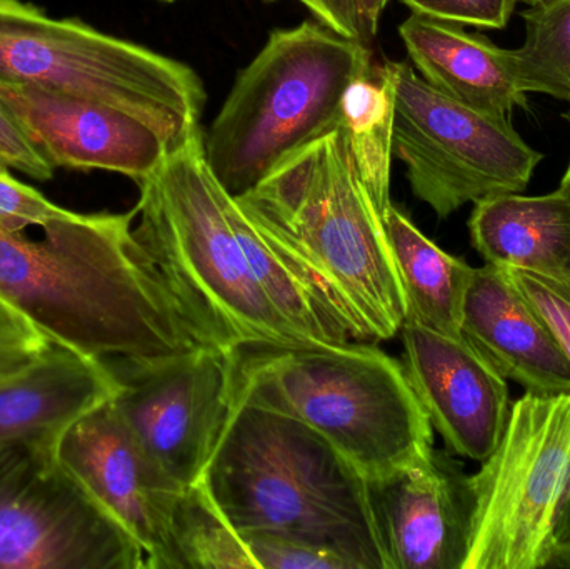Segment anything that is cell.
Masks as SVG:
<instances>
[{
  "label": "cell",
  "instance_id": "obj_33",
  "mask_svg": "<svg viewBox=\"0 0 570 569\" xmlns=\"http://www.w3.org/2000/svg\"><path fill=\"white\" fill-rule=\"evenodd\" d=\"M160 2H174V0H160Z\"/></svg>",
  "mask_w": 570,
  "mask_h": 569
},
{
  "label": "cell",
  "instance_id": "obj_21",
  "mask_svg": "<svg viewBox=\"0 0 570 569\" xmlns=\"http://www.w3.org/2000/svg\"><path fill=\"white\" fill-rule=\"evenodd\" d=\"M338 124L347 134L362 180L379 213L385 217L392 204L394 97L382 63H374L365 76L352 84Z\"/></svg>",
  "mask_w": 570,
  "mask_h": 569
},
{
  "label": "cell",
  "instance_id": "obj_29",
  "mask_svg": "<svg viewBox=\"0 0 570 569\" xmlns=\"http://www.w3.org/2000/svg\"><path fill=\"white\" fill-rule=\"evenodd\" d=\"M0 164L36 180H50L56 167L30 143L16 117L0 100Z\"/></svg>",
  "mask_w": 570,
  "mask_h": 569
},
{
  "label": "cell",
  "instance_id": "obj_22",
  "mask_svg": "<svg viewBox=\"0 0 570 569\" xmlns=\"http://www.w3.org/2000/svg\"><path fill=\"white\" fill-rule=\"evenodd\" d=\"M166 569H257L256 561L204 481L184 487L174 503Z\"/></svg>",
  "mask_w": 570,
  "mask_h": 569
},
{
  "label": "cell",
  "instance_id": "obj_25",
  "mask_svg": "<svg viewBox=\"0 0 570 569\" xmlns=\"http://www.w3.org/2000/svg\"><path fill=\"white\" fill-rule=\"evenodd\" d=\"M570 360V279L502 267Z\"/></svg>",
  "mask_w": 570,
  "mask_h": 569
},
{
  "label": "cell",
  "instance_id": "obj_17",
  "mask_svg": "<svg viewBox=\"0 0 570 569\" xmlns=\"http://www.w3.org/2000/svg\"><path fill=\"white\" fill-rule=\"evenodd\" d=\"M399 33L419 76L445 96L505 119L528 110L529 94L515 82L509 49L421 13L405 19Z\"/></svg>",
  "mask_w": 570,
  "mask_h": 569
},
{
  "label": "cell",
  "instance_id": "obj_15",
  "mask_svg": "<svg viewBox=\"0 0 570 569\" xmlns=\"http://www.w3.org/2000/svg\"><path fill=\"white\" fill-rule=\"evenodd\" d=\"M399 334L405 374L432 428L452 454L482 463L508 424V380L462 336L412 321Z\"/></svg>",
  "mask_w": 570,
  "mask_h": 569
},
{
  "label": "cell",
  "instance_id": "obj_9",
  "mask_svg": "<svg viewBox=\"0 0 570 569\" xmlns=\"http://www.w3.org/2000/svg\"><path fill=\"white\" fill-rule=\"evenodd\" d=\"M570 473V393H525L472 474L474 531L464 569L551 568Z\"/></svg>",
  "mask_w": 570,
  "mask_h": 569
},
{
  "label": "cell",
  "instance_id": "obj_20",
  "mask_svg": "<svg viewBox=\"0 0 570 569\" xmlns=\"http://www.w3.org/2000/svg\"><path fill=\"white\" fill-rule=\"evenodd\" d=\"M384 227L404 294L405 321L462 336V306L474 267L432 243L394 204Z\"/></svg>",
  "mask_w": 570,
  "mask_h": 569
},
{
  "label": "cell",
  "instance_id": "obj_5",
  "mask_svg": "<svg viewBox=\"0 0 570 569\" xmlns=\"http://www.w3.org/2000/svg\"><path fill=\"white\" fill-rule=\"evenodd\" d=\"M234 357V400L295 418L365 478L434 450V428L404 364L379 347L247 346Z\"/></svg>",
  "mask_w": 570,
  "mask_h": 569
},
{
  "label": "cell",
  "instance_id": "obj_14",
  "mask_svg": "<svg viewBox=\"0 0 570 569\" xmlns=\"http://www.w3.org/2000/svg\"><path fill=\"white\" fill-rule=\"evenodd\" d=\"M0 100L56 169L110 170L139 184L176 150L139 117L96 100L9 82Z\"/></svg>",
  "mask_w": 570,
  "mask_h": 569
},
{
  "label": "cell",
  "instance_id": "obj_7",
  "mask_svg": "<svg viewBox=\"0 0 570 569\" xmlns=\"http://www.w3.org/2000/svg\"><path fill=\"white\" fill-rule=\"evenodd\" d=\"M0 82L126 110L176 150L203 134L207 94L193 67L82 20L53 19L23 0H0Z\"/></svg>",
  "mask_w": 570,
  "mask_h": 569
},
{
  "label": "cell",
  "instance_id": "obj_6",
  "mask_svg": "<svg viewBox=\"0 0 570 569\" xmlns=\"http://www.w3.org/2000/svg\"><path fill=\"white\" fill-rule=\"evenodd\" d=\"M372 66L367 43L322 23L271 32L204 134L217 183L243 196L295 150L337 127L348 89Z\"/></svg>",
  "mask_w": 570,
  "mask_h": 569
},
{
  "label": "cell",
  "instance_id": "obj_19",
  "mask_svg": "<svg viewBox=\"0 0 570 569\" xmlns=\"http://www.w3.org/2000/svg\"><path fill=\"white\" fill-rule=\"evenodd\" d=\"M469 233L492 266L570 279V189L564 183L542 196L508 193L478 200Z\"/></svg>",
  "mask_w": 570,
  "mask_h": 569
},
{
  "label": "cell",
  "instance_id": "obj_32",
  "mask_svg": "<svg viewBox=\"0 0 570 569\" xmlns=\"http://www.w3.org/2000/svg\"><path fill=\"white\" fill-rule=\"evenodd\" d=\"M521 2L529 3V6H532V3L541 2V0H521Z\"/></svg>",
  "mask_w": 570,
  "mask_h": 569
},
{
  "label": "cell",
  "instance_id": "obj_31",
  "mask_svg": "<svg viewBox=\"0 0 570 569\" xmlns=\"http://www.w3.org/2000/svg\"><path fill=\"white\" fill-rule=\"evenodd\" d=\"M562 119H564L566 122H568L569 127H570V107L568 110H566L564 114H562ZM562 183H564L566 186H568L570 189V160H569L568 170H566L564 177H562Z\"/></svg>",
  "mask_w": 570,
  "mask_h": 569
},
{
  "label": "cell",
  "instance_id": "obj_10",
  "mask_svg": "<svg viewBox=\"0 0 570 569\" xmlns=\"http://www.w3.org/2000/svg\"><path fill=\"white\" fill-rule=\"evenodd\" d=\"M52 444L0 441V569H147L142 548L60 468Z\"/></svg>",
  "mask_w": 570,
  "mask_h": 569
},
{
  "label": "cell",
  "instance_id": "obj_12",
  "mask_svg": "<svg viewBox=\"0 0 570 569\" xmlns=\"http://www.w3.org/2000/svg\"><path fill=\"white\" fill-rule=\"evenodd\" d=\"M53 454L77 487L137 541L147 569H166L176 483L124 421L112 398L67 424Z\"/></svg>",
  "mask_w": 570,
  "mask_h": 569
},
{
  "label": "cell",
  "instance_id": "obj_8",
  "mask_svg": "<svg viewBox=\"0 0 570 569\" xmlns=\"http://www.w3.org/2000/svg\"><path fill=\"white\" fill-rule=\"evenodd\" d=\"M394 97L392 150L412 193L439 219L469 203L528 189L544 154L511 119L465 106L425 82L405 62L382 63Z\"/></svg>",
  "mask_w": 570,
  "mask_h": 569
},
{
  "label": "cell",
  "instance_id": "obj_30",
  "mask_svg": "<svg viewBox=\"0 0 570 569\" xmlns=\"http://www.w3.org/2000/svg\"><path fill=\"white\" fill-rule=\"evenodd\" d=\"M556 557L551 568L570 569V473L554 524Z\"/></svg>",
  "mask_w": 570,
  "mask_h": 569
},
{
  "label": "cell",
  "instance_id": "obj_18",
  "mask_svg": "<svg viewBox=\"0 0 570 569\" xmlns=\"http://www.w3.org/2000/svg\"><path fill=\"white\" fill-rule=\"evenodd\" d=\"M117 390L106 364L52 341L36 361L0 377V441L56 438Z\"/></svg>",
  "mask_w": 570,
  "mask_h": 569
},
{
  "label": "cell",
  "instance_id": "obj_24",
  "mask_svg": "<svg viewBox=\"0 0 570 569\" xmlns=\"http://www.w3.org/2000/svg\"><path fill=\"white\" fill-rule=\"evenodd\" d=\"M240 534L257 569H352L344 558L301 538L274 531H247Z\"/></svg>",
  "mask_w": 570,
  "mask_h": 569
},
{
  "label": "cell",
  "instance_id": "obj_2",
  "mask_svg": "<svg viewBox=\"0 0 570 569\" xmlns=\"http://www.w3.org/2000/svg\"><path fill=\"white\" fill-rule=\"evenodd\" d=\"M317 283L352 340L401 333L404 294L379 213L341 124L236 197Z\"/></svg>",
  "mask_w": 570,
  "mask_h": 569
},
{
  "label": "cell",
  "instance_id": "obj_27",
  "mask_svg": "<svg viewBox=\"0 0 570 569\" xmlns=\"http://www.w3.org/2000/svg\"><path fill=\"white\" fill-rule=\"evenodd\" d=\"M412 13L472 26L478 29L502 30L511 22L519 0H401Z\"/></svg>",
  "mask_w": 570,
  "mask_h": 569
},
{
  "label": "cell",
  "instance_id": "obj_23",
  "mask_svg": "<svg viewBox=\"0 0 570 569\" xmlns=\"http://www.w3.org/2000/svg\"><path fill=\"white\" fill-rule=\"evenodd\" d=\"M525 40L509 49L515 82L570 106V0H541L522 10Z\"/></svg>",
  "mask_w": 570,
  "mask_h": 569
},
{
  "label": "cell",
  "instance_id": "obj_16",
  "mask_svg": "<svg viewBox=\"0 0 570 569\" xmlns=\"http://www.w3.org/2000/svg\"><path fill=\"white\" fill-rule=\"evenodd\" d=\"M461 334L525 393H570V360L502 267H474Z\"/></svg>",
  "mask_w": 570,
  "mask_h": 569
},
{
  "label": "cell",
  "instance_id": "obj_3",
  "mask_svg": "<svg viewBox=\"0 0 570 569\" xmlns=\"http://www.w3.org/2000/svg\"><path fill=\"white\" fill-rule=\"evenodd\" d=\"M204 134L140 180L134 236L209 344L314 346L261 281L237 224V200L210 173Z\"/></svg>",
  "mask_w": 570,
  "mask_h": 569
},
{
  "label": "cell",
  "instance_id": "obj_26",
  "mask_svg": "<svg viewBox=\"0 0 570 569\" xmlns=\"http://www.w3.org/2000/svg\"><path fill=\"white\" fill-rule=\"evenodd\" d=\"M318 23L345 39L371 43L379 32L382 12L391 0H298Z\"/></svg>",
  "mask_w": 570,
  "mask_h": 569
},
{
  "label": "cell",
  "instance_id": "obj_1",
  "mask_svg": "<svg viewBox=\"0 0 570 569\" xmlns=\"http://www.w3.org/2000/svg\"><path fill=\"white\" fill-rule=\"evenodd\" d=\"M137 209L0 223V300L53 343L110 366L209 344L134 236Z\"/></svg>",
  "mask_w": 570,
  "mask_h": 569
},
{
  "label": "cell",
  "instance_id": "obj_13",
  "mask_svg": "<svg viewBox=\"0 0 570 569\" xmlns=\"http://www.w3.org/2000/svg\"><path fill=\"white\" fill-rule=\"evenodd\" d=\"M365 481L385 569L465 568L475 491L451 451L434 448Z\"/></svg>",
  "mask_w": 570,
  "mask_h": 569
},
{
  "label": "cell",
  "instance_id": "obj_11",
  "mask_svg": "<svg viewBox=\"0 0 570 569\" xmlns=\"http://www.w3.org/2000/svg\"><path fill=\"white\" fill-rule=\"evenodd\" d=\"M107 367L119 383L114 404L150 457L179 487L203 480L236 406L234 351L203 344Z\"/></svg>",
  "mask_w": 570,
  "mask_h": 569
},
{
  "label": "cell",
  "instance_id": "obj_4",
  "mask_svg": "<svg viewBox=\"0 0 570 569\" xmlns=\"http://www.w3.org/2000/svg\"><path fill=\"white\" fill-rule=\"evenodd\" d=\"M203 481L239 533H284L352 569H385L364 474L295 418L236 400Z\"/></svg>",
  "mask_w": 570,
  "mask_h": 569
},
{
  "label": "cell",
  "instance_id": "obj_28",
  "mask_svg": "<svg viewBox=\"0 0 570 569\" xmlns=\"http://www.w3.org/2000/svg\"><path fill=\"white\" fill-rule=\"evenodd\" d=\"M67 210L50 203L33 187L20 183L10 174L9 167L0 164V223L12 229L46 226Z\"/></svg>",
  "mask_w": 570,
  "mask_h": 569
}]
</instances>
